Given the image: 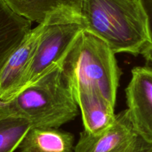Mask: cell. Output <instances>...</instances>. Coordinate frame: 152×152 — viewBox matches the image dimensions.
Returning <instances> with one entry per match:
<instances>
[{
  "mask_svg": "<svg viewBox=\"0 0 152 152\" xmlns=\"http://www.w3.org/2000/svg\"><path fill=\"white\" fill-rule=\"evenodd\" d=\"M85 31L104 41L114 53L142 54L152 44L141 0H82Z\"/></svg>",
  "mask_w": 152,
  "mask_h": 152,
  "instance_id": "6da1fadb",
  "label": "cell"
},
{
  "mask_svg": "<svg viewBox=\"0 0 152 152\" xmlns=\"http://www.w3.org/2000/svg\"><path fill=\"white\" fill-rule=\"evenodd\" d=\"M63 75L72 92L80 89L98 92L115 105L120 69L109 46L83 31L62 65Z\"/></svg>",
  "mask_w": 152,
  "mask_h": 152,
  "instance_id": "7a4b0ae2",
  "label": "cell"
},
{
  "mask_svg": "<svg viewBox=\"0 0 152 152\" xmlns=\"http://www.w3.org/2000/svg\"><path fill=\"white\" fill-rule=\"evenodd\" d=\"M8 104L28 119L32 128L58 129L73 120L78 111L62 67L22 88Z\"/></svg>",
  "mask_w": 152,
  "mask_h": 152,
  "instance_id": "3957f363",
  "label": "cell"
},
{
  "mask_svg": "<svg viewBox=\"0 0 152 152\" xmlns=\"http://www.w3.org/2000/svg\"><path fill=\"white\" fill-rule=\"evenodd\" d=\"M83 31L84 27L82 22H79L46 24L21 90L56 68L62 67L69 53Z\"/></svg>",
  "mask_w": 152,
  "mask_h": 152,
  "instance_id": "277c9868",
  "label": "cell"
},
{
  "mask_svg": "<svg viewBox=\"0 0 152 152\" xmlns=\"http://www.w3.org/2000/svg\"><path fill=\"white\" fill-rule=\"evenodd\" d=\"M74 152H152V145L136 132L126 109L116 114L113 124L104 132H81Z\"/></svg>",
  "mask_w": 152,
  "mask_h": 152,
  "instance_id": "5b68a950",
  "label": "cell"
},
{
  "mask_svg": "<svg viewBox=\"0 0 152 152\" xmlns=\"http://www.w3.org/2000/svg\"><path fill=\"white\" fill-rule=\"evenodd\" d=\"M128 115L139 136L152 145V68L135 67L125 89Z\"/></svg>",
  "mask_w": 152,
  "mask_h": 152,
  "instance_id": "8992f818",
  "label": "cell"
},
{
  "mask_svg": "<svg viewBox=\"0 0 152 152\" xmlns=\"http://www.w3.org/2000/svg\"><path fill=\"white\" fill-rule=\"evenodd\" d=\"M46 24L31 29L0 71V102L8 103L21 90Z\"/></svg>",
  "mask_w": 152,
  "mask_h": 152,
  "instance_id": "52a82bcc",
  "label": "cell"
},
{
  "mask_svg": "<svg viewBox=\"0 0 152 152\" xmlns=\"http://www.w3.org/2000/svg\"><path fill=\"white\" fill-rule=\"evenodd\" d=\"M14 13L31 22H82V0H4ZM83 24V23H82Z\"/></svg>",
  "mask_w": 152,
  "mask_h": 152,
  "instance_id": "ba28073f",
  "label": "cell"
},
{
  "mask_svg": "<svg viewBox=\"0 0 152 152\" xmlns=\"http://www.w3.org/2000/svg\"><path fill=\"white\" fill-rule=\"evenodd\" d=\"M72 95L81 112L85 132L97 134L113 124L116 115L115 105L98 92L80 89L72 92Z\"/></svg>",
  "mask_w": 152,
  "mask_h": 152,
  "instance_id": "9c48e42d",
  "label": "cell"
},
{
  "mask_svg": "<svg viewBox=\"0 0 152 152\" xmlns=\"http://www.w3.org/2000/svg\"><path fill=\"white\" fill-rule=\"evenodd\" d=\"M31 22L19 16L0 0V71L31 30Z\"/></svg>",
  "mask_w": 152,
  "mask_h": 152,
  "instance_id": "30bf717a",
  "label": "cell"
},
{
  "mask_svg": "<svg viewBox=\"0 0 152 152\" xmlns=\"http://www.w3.org/2000/svg\"><path fill=\"white\" fill-rule=\"evenodd\" d=\"M74 136L53 128H32L20 144L21 152H72Z\"/></svg>",
  "mask_w": 152,
  "mask_h": 152,
  "instance_id": "8fae6325",
  "label": "cell"
},
{
  "mask_svg": "<svg viewBox=\"0 0 152 152\" xmlns=\"http://www.w3.org/2000/svg\"><path fill=\"white\" fill-rule=\"evenodd\" d=\"M31 129L29 120L8 103L0 107V152H13Z\"/></svg>",
  "mask_w": 152,
  "mask_h": 152,
  "instance_id": "7c38bea8",
  "label": "cell"
},
{
  "mask_svg": "<svg viewBox=\"0 0 152 152\" xmlns=\"http://www.w3.org/2000/svg\"><path fill=\"white\" fill-rule=\"evenodd\" d=\"M142 4L148 15L152 36V0H141Z\"/></svg>",
  "mask_w": 152,
  "mask_h": 152,
  "instance_id": "4fadbf2b",
  "label": "cell"
},
{
  "mask_svg": "<svg viewBox=\"0 0 152 152\" xmlns=\"http://www.w3.org/2000/svg\"><path fill=\"white\" fill-rule=\"evenodd\" d=\"M142 56L145 59L147 65L152 68V44L149 45L144 51L142 53Z\"/></svg>",
  "mask_w": 152,
  "mask_h": 152,
  "instance_id": "5bb4252c",
  "label": "cell"
},
{
  "mask_svg": "<svg viewBox=\"0 0 152 152\" xmlns=\"http://www.w3.org/2000/svg\"></svg>",
  "mask_w": 152,
  "mask_h": 152,
  "instance_id": "9a60e30c",
  "label": "cell"
}]
</instances>
